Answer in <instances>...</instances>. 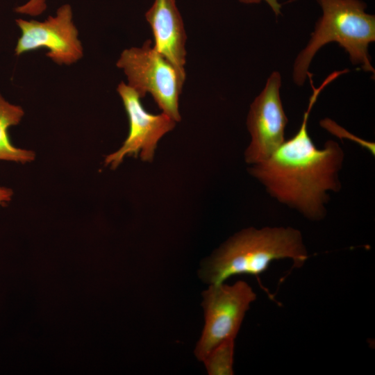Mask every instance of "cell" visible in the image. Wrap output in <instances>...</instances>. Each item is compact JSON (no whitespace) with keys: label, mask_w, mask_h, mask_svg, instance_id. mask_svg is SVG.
<instances>
[{"label":"cell","mask_w":375,"mask_h":375,"mask_svg":"<svg viewBox=\"0 0 375 375\" xmlns=\"http://www.w3.org/2000/svg\"><path fill=\"white\" fill-rule=\"evenodd\" d=\"M240 3L245 4H257L262 1L269 5L275 15L278 16L281 14V4L278 0H238Z\"/></svg>","instance_id":"14"},{"label":"cell","mask_w":375,"mask_h":375,"mask_svg":"<svg viewBox=\"0 0 375 375\" xmlns=\"http://www.w3.org/2000/svg\"><path fill=\"white\" fill-rule=\"evenodd\" d=\"M205 325L194 353L200 361L222 341L235 339L256 294L249 284L210 285L203 293Z\"/></svg>","instance_id":"5"},{"label":"cell","mask_w":375,"mask_h":375,"mask_svg":"<svg viewBox=\"0 0 375 375\" xmlns=\"http://www.w3.org/2000/svg\"><path fill=\"white\" fill-rule=\"evenodd\" d=\"M24 115L21 106L9 103L0 94V160L25 163L35 159L33 151L17 148L9 139L8 128L17 125Z\"/></svg>","instance_id":"10"},{"label":"cell","mask_w":375,"mask_h":375,"mask_svg":"<svg viewBox=\"0 0 375 375\" xmlns=\"http://www.w3.org/2000/svg\"><path fill=\"white\" fill-rule=\"evenodd\" d=\"M145 17L152 30L154 49L185 80L187 35L175 0H154Z\"/></svg>","instance_id":"9"},{"label":"cell","mask_w":375,"mask_h":375,"mask_svg":"<svg viewBox=\"0 0 375 375\" xmlns=\"http://www.w3.org/2000/svg\"><path fill=\"white\" fill-rule=\"evenodd\" d=\"M234 340L222 341L206 356L203 362L210 375L233 374Z\"/></svg>","instance_id":"11"},{"label":"cell","mask_w":375,"mask_h":375,"mask_svg":"<svg viewBox=\"0 0 375 375\" xmlns=\"http://www.w3.org/2000/svg\"><path fill=\"white\" fill-rule=\"evenodd\" d=\"M15 22L21 30L15 49V55L46 49L47 56L60 65H70L82 58L83 49L69 3L60 6L54 15L44 21L17 19Z\"/></svg>","instance_id":"6"},{"label":"cell","mask_w":375,"mask_h":375,"mask_svg":"<svg viewBox=\"0 0 375 375\" xmlns=\"http://www.w3.org/2000/svg\"><path fill=\"white\" fill-rule=\"evenodd\" d=\"M338 76L334 72L315 88L312 75L308 73L312 94L298 131L267 160L249 169L272 197L313 221L326 215L328 192L341 188L339 172L344 154L333 140L327 141L323 149L316 147L308 134V121L320 92Z\"/></svg>","instance_id":"1"},{"label":"cell","mask_w":375,"mask_h":375,"mask_svg":"<svg viewBox=\"0 0 375 375\" xmlns=\"http://www.w3.org/2000/svg\"><path fill=\"white\" fill-rule=\"evenodd\" d=\"M117 91L128 117L129 132L122 146L106 157L105 165L115 169L125 156L133 154H140L142 160L151 162L158 142L175 127L176 122L164 112L153 115L146 111L139 94L123 81Z\"/></svg>","instance_id":"8"},{"label":"cell","mask_w":375,"mask_h":375,"mask_svg":"<svg viewBox=\"0 0 375 375\" xmlns=\"http://www.w3.org/2000/svg\"><path fill=\"white\" fill-rule=\"evenodd\" d=\"M116 66L124 71L128 85L140 98L151 94L162 112L176 122L181 121L178 100L185 79L151 46V40H146L142 47L124 49Z\"/></svg>","instance_id":"4"},{"label":"cell","mask_w":375,"mask_h":375,"mask_svg":"<svg viewBox=\"0 0 375 375\" xmlns=\"http://www.w3.org/2000/svg\"><path fill=\"white\" fill-rule=\"evenodd\" d=\"M47 2V0H28L26 3L17 6L15 11L19 14L38 17L46 10Z\"/></svg>","instance_id":"12"},{"label":"cell","mask_w":375,"mask_h":375,"mask_svg":"<svg viewBox=\"0 0 375 375\" xmlns=\"http://www.w3.org/2000/svg\"><path fill=\"white\" fill-rule=\"evenodd\" d=\"M322 15L315 24L306 47L297 56L292 77L302 86L309 66L316 53L330 42H337L349 56L352 65L365 72L375 74L368 51L375 41V15L365 12L367 5L361 0H316Z\"/></svg>","instance_id":"3"},{"label":"cell","mask_w":375,"mask_h":375,"mask_svg":"<svg viewBox=\"0 0 375 375\" xmlns=\"http://www.w3.org/2000/svg\"><path fill=\"white\" fill-rule=\"evenodd\" d=\"M321 125L324 128L328 130L333 134H335L338 136L342 135L344 138L351 139V140L356 141L357 143L360 144L362 147H367V149L374 155V144L372 142H365L358 138H356L353 135H351L350 133H348V135H344L345 130L341 128L339 126L335 124L333 121L327 119L325 120H322Z\"/></svg>","instance_id":"13"},{"label":"cell","mask_w":375,"mask_h":375,"mask_svg":"<svg viewBox=\"0 0 375 375\" xmlns=\"http://www.w3.org/2000/svg\"><path fill=\"white\" fill-rule=\"evenodd\" d=\"M281 86V74L274 71L250 106L247 126L251 141L244 157L251 165L267 160L285 140L288 119L282 105Z\"/></svg>","instance_id":"7"},{"label":"cell","mask_w":375,"mask_h":375,"mask_svg":"<svg viewBox=\"0 0 375 375\" xmlns=\"http://www.w3.org/2000/svg\"><path fill=\"white\" fill-rule=\"evenodd\" d=\"M12 193V190L10 188L0 186V204L10 201Z\"/></svg>","instance_id":"15"},{"label":"cell","mask_w":375,"mask_h":375,"mask_svg":"<svg viewBox=\"0 0 375 375\" xmlns=\"http://www.w3.org/2000/svg\"><path fill=\"white\" fill-rule=\"evenodd\" d=\"M301 232L292 227L249 228L228 239L206 262L201 274L210 285L239 274L258 276L276 260L290 258L301 267L308 258Z\"/></svg>","instance_id":"2"}]
</instances>
